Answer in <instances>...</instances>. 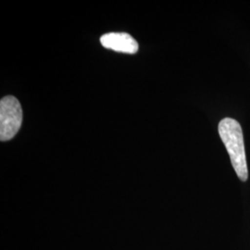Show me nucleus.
Returning a JSON list of instances; mask_svg holds the SVG:
<instances>
[{
    "mask_svg": "<svg viewBox=\"0 0 250 250\" xmlns=\"http://www.w3.org/2000/svg\"><path fill=\"white\" fill-rule=\"evenodd\" d=\"M102 45L116 52L135 54L138 51V43L133 36L126 33H108L100 38Z\"/></svg>",
    "mask_w": 250,
    "mask_h": 250,
    "instance_id": "7ed1b4c3",
    "label": "nucleus"
},
{
    "mask_svg": "<svg viewBox=\"0 0 250 250\" xmlns=\"http://www.w3.org/2000/svg\"><path fill=\"white\" fill-rule=\"evenodd\" d=\"M218 131L238 178L246 182L249 178V170L241 125L234 119L224 118L219 123Z\"/></svg>",
    "mask_w": 250,
    "mask_h": 250,
    "instance_id": "f257e3e1",
    "label": "nucleus"
},
{
    "mask_svg": "<svg viewBox=\"0 0 250 250\" xmlns=\"http://www.w3.org/2000/svg\"><path fill=\"white\" fill-rule=\"evenodd\" d=\"M22 123V109L18 99L11 96L0 101V139L9 141L20 130Z\"/></svg>",
    "mask_w": 250,
    "mask_h": 250,
    "instance_id": "f03ea898",
    "label": "nucleus"
}]
</instances>
